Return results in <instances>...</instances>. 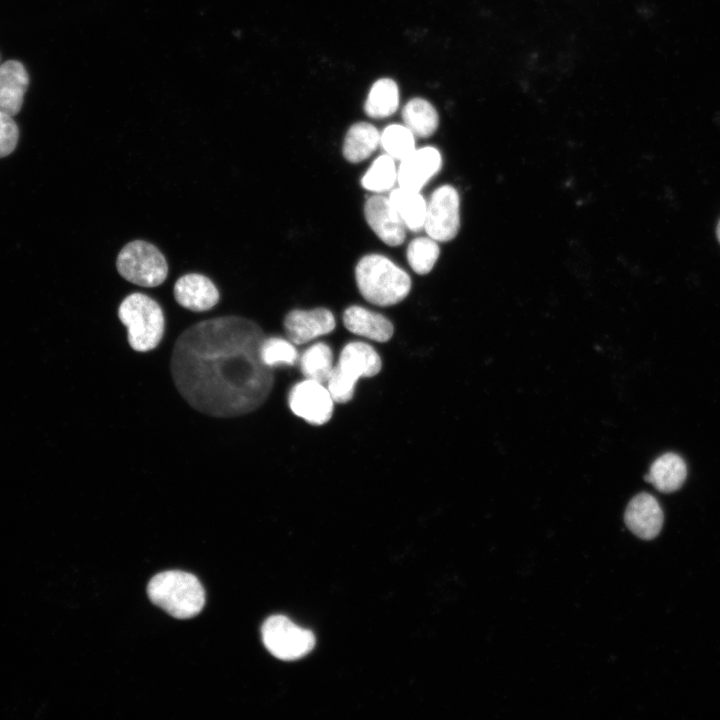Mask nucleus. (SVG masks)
Instances as JSON below:
<instances>
[{
	"mask_svg": "<svg viewBox=\"0 0 720 720\" xmlns=\"http://www.w3.org/2000/svg\"><path fill=\"white\" fill-rule=\"evenodd\" d=\"M265 339L250 319L228 315L198 322L175 341L170 372L195 410L230 418L258 409L273 387L272 368L260 357Z\"/></svg>",
	"mask_w": 720,
	"mask_h": 720,
	"instance_id": "f257e3e1",
	"label": "nucleus"
},
{
	"mask_svg": "<svg viewBox=\"0 0 720 720\" xmlns=\"http://www.w3.org/2000/svg\"><path fill=\"white\" fill-rule=\"evenodd\" d=\"M355 280L363 298L376 306L388 307L403 301L412 286L409 274L381 254L364 255L356 264Z\"/></svg>",
	"mask_w": 720,
	"mask_h": 720,
	"instance_id": "f03ea898",
	"label": "nucleus"
},
{
	"mask_svg": "<svg viewBox=\"0 0 720 720\" xmlns=\"http://www.w3.org/2000/svg\"><path fill=\"white\" fill-rule=\"evenodd\" d=\"M150 601L177 619L199 614L205 604V591L192 574L170 570L156 574L148 583Z\"/></svg>",
	"mask_w": 720,
	"mask_h": 720,
	"instance_id": "7ed1b4c3",
	"label": "nucleus"
},
{
	"mask_svg": "<svg viewBox=\"0 0 720 720\" xmlns=\"http://www.w3.org/2000/svg\"><path fill=\"white\" fill-rule=\"evenodd\" d=\"M118 317L127 328L130 347L137 352H148L161 342L165 318L160 305L146 294L135 292L126 296L119 305Z\"/></svg>",
	"mask_w": 720,
	"mask_h": 720,
	"instance_id": "20e7f679",
	"label": "nucleus"
},
{
	"mask_svg": "<svg viewBox=\"0 0 720 720\" xmlns=\"http://www.w3.org/2000/svg\"><path fill=\"white\" fill-rule=\"evenodd\" d=\"M381 368V357L373 346L361 341L347 343L326 383L334 402H349L358 380L376 376Z\"/></svg>",
	"mask_w": 720,
	"mask_h": 720,
	"instance_id": "39448f33",
	"label": "nucleus"
},
{
	"mask_svg": "<svg viewBox=\"0 0 720 720\" xmlns=\"http://www.w3.org/2000/svg\"><path fill=\"white\" fill-rule=\"evenodd\" d=\"M118 273L127 281L142 287H156L168 275L164 255L153 244L144 240L127 243L116 260Z\"/></svg>",
	"mask_w": 720,
	"mask_h": 720,
	"instance_id": "423d86ee",
	"label": "nucleus"
},
{
	"mask_svg": "<svg viewBox=\"0 0 720 720\" xmlns=\"http://www.w3.org/2000/svg\"><path fill=\"white\" fill-rule=\"evenodd\" d=\"M267 650L276 658L292 661L307 655L315 646L310 630L302 628L283 615L265 620L261 629Z\"/></svg>",
	"mask_w": 720,
	"mask_h": 720,
	"instance_id": "0eeeda50",
	"label": "nucleus"
},
{
	"mask_svg": "<svg viewBox=\"0 0 720 720\" xmlns=\"http://www.w3.org/2000/svg\"><path fill=\"white\" fill-rule=\"evenodd\" d=\"M460 198L457 190L448 184L435 189L427 201L424 230L437 242L455 238L460 227Z\"/></svg>",
	"mask_w": 720,
	"mask_h": 720,
	"instance_id": "6e6552de",
	"label": "nucleus"
},
{
	"mask_svg": "<svg viewBox=\"0 0 720 720\" xmlns=\"http://www.w3.org/2000/svg\"><path fill=\"white\" fill-rule=\"evenodd\" d=\"M288 404L294 415L312 425L327 423L334 408L327 386L310 379H304L291 388Z\"/></svg>",
	"mask_w": 720,
	"mask_h": 720,
	"instance_id": "1a4fd4ad",
	"label": "nucleus"
},
{
	"mask_svg": "<svg viewBox=\"0 0 720 720\" xmlns=\"http://www.w3.org/2000/svg\"><path fill=\"white\" fill-rule=\"evenodd\" d=\"M364 217L376 236L388 246H399L406 238V227L388 196L374 194L364 204Z\"/></svg>",
	"mask_w": 720,
	"mask_h": 720,
	"instance_id": "9d476101",
	"label": "nucleus"
},
{
	"mask_svg": "<svg viewBox=\"0 0 720 720\" xmlns=\"http://www.w3.org/2000/svg\"><path fill=\"white\" fill-rule=\"evenodd\" d=\"M336 326L333 313L324 307L293 309L284 318L288 339L295 345L306 344L331 333Z\"/></svg>",
	"mask_w": 720,
	"mask_h": 720,
	"instance_id": "9b49d317",
	"label": "nucleus"
},
{
	"mask_svg": "<svg viewBox=\"0 0 720 720\" xmlns=\"http://www.w3.org/2000/svg\"><path fill=\"white\" fill-rule=\"evenodd\" d=\"M442 156L432 146L415 149L408 157L400 161L397 167V183L404 189L420 192L421 189L440 171Z\"/></svg>",
	"mask_w": 720,
	"mask_h": 720,
	"instance_id": "f8f14e48",
	"label": "nucleus"
},
{
	"mask_svg": "<svg viewBox=\"0 0 720 720\" xmlns=\"http://www.w3.org/2000/svg\"><path fill=\"white\" fill-rule=\"evenodd\" d=\"M624 520L637 537L651 540L660 533L664 516L658 501L652 495L642 492L628 503Z\"/></svg>",
	"mask_w": 720,
	"mask_h": 720,
	"instance_id": "ddd939ff",
	"label": "nucleus"
},
{
	"mask_svg": "<svg viewBox=\"0 0 720 720\" xmlns=\"http://www.w3.org/2000/svg\"><path fill=\"white\" fill-rule=\"evenodd\" d=\"M219 291L206 276L189 273L181 276L174 285L177 303L194 312L212 309L219 301Z\"/></svg>",
	"mask_w": 720,
	"mask_h": 720,
	"instance_id": "4468645a",
	"label": "nucleus"
},
{
	"mask_svg": "<svg viewBox=\"0 0 720 720\" xmlns=\"http://www.w3.org/2000/svg\"><path fill=\"white\" fill-rule=\"evenodd\" d=\"M343 324L351 333L380 343L389 341L394 333L387 317L358 305L345 309Z\"/></svg>",
	"mask_w": 720,
	"mask_h": 720,
	"instance_id": "2eb2a0df",
	"label": "nucleus"
},
{
	"mask_svg": "<svg viewBox=\"0 0 720 720\" xmlns=\"http://www.w3.org/2000/svg\"><path fill=\"white\" fill-rule=\"evenodd\" d=\"M29 76L22 63L8 60L0 65V111L15 116L20 111Z\"/></svg>",
	"mask_w": 720,
	"mask_h": 720,
	"instance_id": "dca6fc26",
	"label": "nucleus"
},
{
	"mask_svg": "<svg viewBox=\"0 0 720 720\" xmlns=\"http://www.w3.org/2000/svg\"><path fill=\"white\" fill-rule=\"evenodd\" d=\"M686 475L684 460L675 453H665L652 463L644 478L660 492L671 493L682 486Z\"/></svg>",
	"mask_w": 720,
	"mask_h": 720,
	"instance_id": "f3484780",
	"label": "nucleus"
},
{
	"mask_svg": "<svg viewBox=\"0 0 720 720\" xmlns=\"http://www.w3.org/2000/svg\"><path fill=\"white\" fill-rule=\"evenodd\" d=\"M380 145V132L368 122L353 124L347 131L343 157L350 163H359L370 157Z\"/></svg>",
	"mask_w": 720,
	"mask_h": 720,
	"instance_id": "a211bd4d",
	"label": "nucleus"
},
{
	"mask_svg": "<svg viewBox=\"0 0 720 720\" xmlns=\"http://www.w3.org/2000/svg\"><path fill=\"white\" fill-rule=\"evenodd\" d=\"M388 197L407 230L419 232L424 229L427 201L420 192L398 186L390 190Z\"/></svg>",
	"mask_w": 720,
	"mask_h": 720,
	"instance_id": "6ab92c4d",
	"label": "nucleus"
},
{
	"mask_svg": "<svg viewBox=\"0 0 720 720\" xmlns=\"http://www.w3.org/2000/svg\"><path fill=\"white\" fill-rule=\"evenodd\" d=\"M404 125L415 137L427 138L434 134L439 125V116L434 106L425 99L413 98L402 110Z\"/></svg>",
	"mask_w": 720,
	"mask_h": 720,
	"instance_id": "aec40b11",
	"label": "nucleus"
},
{
	"mask_svg": "<svg viewBox=\"0 0 720 720\" xmlns=\"http://www.w3.org/2000/svg\"><path fill=\"white\" fill-rule=\"evenodd\" d=\"M399 106V90L394 80L382 78L371 87L364 104L365 113L376 119L386 118Z\"/></svg>",
	"mask_w": 720,
	"mask_h": 720,
	"instance_id": "412c9836",
	"label": "nucleus"
},
{
	"mask_svg": "<svg viewBox=\"0 0 720 720\" xmlns=\"http://www.w3.org/2000/svg\"><path fill=\"white\" fill-rule=\"evenodd\" d=\"M305 379L326 384L334 368L333 352L329 345L318 342L308 347L299 358Z\"/></svg>",
	"mask_w": 720,
	"mask_h": 720,
	"instance_id": "4be33fe9",
	"label": "nucleus"
},
{
	"mask_svg": "<svg viewBox=\"0 0 720 720\" xmlns=\"http://www.w3.org/2000/svg\"><path fill=\"white\" fill-rule=\"evenodd\" d=\"M395 160L387 154L378 156L361 178V185L367 191L381 194L393 189L397 183Z\"/></svg>",
	"mask_w": 720,
	"mask_h": 720,
	"instance_id": "5701e85b",
	"label": "nucleus"
},
{
	"mask_svg": "<svg viewBox=\"0 0 720 720\" xmlns=\"http://www.w3.org/2000/svg\"><path fill=\"white\" fill-rule=\"evenodd\" d=\"M380 146L400 162L415 151V136L405 125L391 124L380 133Z\"/></svg>",
	"mask_w": 720,
	"mask_h": 720,
	"instance_id": "b1692460",
	"label": "nucleus"
},
{
	"mask_svg": "<svg viewBox=\"0 0 720 720\" xmlns=\"http://www.w3.org/2000/svg\"><path fill=\"white\" fill-rule=\"evenodd\" d=\"M440 255L436 240L431 237H417L407 247L406 258L411 269L419 274L429 273L435 266Z\"/></svg>",
	"mask_w": 720,
	"mask_h": 720,
	"instance_id": "393cba45",
	"label": "nucleus"
},
{
	"mask_svg": "<svg viewBox=\"0 0 720 720\" xmlns=\"http://www.w3.org/2000/svg\"><path fill=\"white\" fill-rule=\"evenodd\" d=\"M262 362L270 367L278 365L293 366L299 360V353L289 339L280 337L265 338L260 347Z\"/></svg>",
	"mask_w": 720,
	"mask_h": 720,
	"instance_id": "a878e982",
	"label": "nucleus"
},
{
	"mask_svg": "<svg viewBox=\"0 0 720 720\" xmlns=\"http://www.w3.org/2000/svg\"><path fill=\"white\" fill-rule=\"evenodd\" d=\"M18 137L19 130L13 117L0 111V158L14 151Z\"/></svg>",
	"mask_w": 720,
	"mask_h": 720,
	"instance_id": "bb28decb",
	"label": "nucleus"
},
{
	"mask_svg": "<svg viewBox=\"0 0 720 720\" xmlns=\"http://www.w3.org/2000/svg\"><path fill=\"white\" fill-rule=\"evenodd\" d=\"M716 235H717V239H718V241H719V243H720V221L718 222V225H717V228H716Z\"/></svg>",
	"mask_w": 720,
	"mask_h": 720,
	"instance_id": "cd10ccee",
	"label": "nucleus"
}]
</instances>
